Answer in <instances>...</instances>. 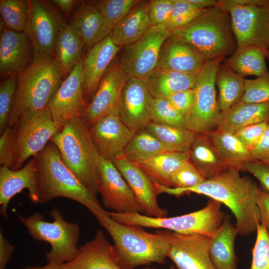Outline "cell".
Listing matches in <instances>:
<instances>
[{"instance_id": "cb8c5ba5", "label": "cell", "mask_w": 269, "mask_h": 269, "mask_svg": "<svg viewBox=\"0 0 269 269\" xmlns=\"http://www.w3.org/2000/svg\"><path fill=\"white\" fill-rule=\"evenodd\" d=\"M65 265L67 269H123L116 261L113 245L100 229L91 241L79 248L77 256Z\"/></svg>"}, {"instance_id": "3957f363", "label": "cell", "mask_w": 269, "mask_h": 269, "mask_svg": "<svg viewBox=\"0 0 269 269\" xmlns=\"http://www.w3.org/2000/svg\"><path fill=\"white\" fill-rule=\"evenodd\" d=\"M50 141L80 182L93 195L98 193V167L100 155L82 116L67 121Z\"/></svg>"}, {"instance_id": "7a4b0ae2", "label": "cell", "mask_w": 269, "mask_h": 269, "mask_svg": "<svg viewBox=\"0 0 269 269\" xmlns=\"http://www.w3.org/2000/svg\"><path fill=\"white\" fill-rule=\"evenodd\" d=\"M91 213L111 237L116 261L123 269H135L153 263L165 264L171 231L150 233L139 226L120 223L104 209Z\"/></svg>"}, {"instance_id": "7bdbcfd3", "label": "cell", "mask_w": 269, "mask_h": 269, "mask_svg": "<svg viewBox=\"0 0 269 269\" xmlns=\"http://www.w3.org/2000/svg\"><path fill=\"white\" fill-rule=\"evenodd\" d=\"M17 85V75L8 76L0 86V132L8 127Z\"/></svg>"}, {"instance_id": "603a6c76", "label": "cell", "mask_w": 269, "mask_h": 269, "mask_svg": "<svg viewBox=\"0 0 269 269\" xmlns=\"http://www.w3.org/2000/svg\"><path fill=\"white\" fill-rule=\"evenodd\" d=\"M30 40L25 32H18L5 27L0 37L1 76L17 75L29 64Z\"/></svg>"}, {"instance_id": "4dcf8cb0", "label": "cell", "mask_w": 269, "mask_h": 269, "mask_svg": "<svg viewBox=\"0 0 269 269\" xmlns=\"http://www.w3.org/2000/svg\"><path fill=\"white\" fill-rule=\"evenodd\" d=\"M189 154L190 160L206 179L232 167L220 155L206 134H196Z\"/></svg>"}, {"instance_id": "1f68e13d", "label": "cell", "mask_w": 269, "mask_h": 269, "mask_svg": "<svg viewBox=\"0 0 269 269\" xmlns=\"http://www.w3.org/2000/svg\"><path fill=\"white\" fill-rule=\"evenodd\" d=\"M84 44L76 30L64 22L58 32L55 46V59L62 76H67L81 58Z\"/></svg>"}, {"instance_id": "ab89813d", "label": "cell", "mask_w": 269, "mask_h": 269, "mask_svg": "<svg viewBox=\"0 0 269 269\" xmlns=\"http://www.w3.org/2000/svg\"><path fill=\"white\" fill-rule=\"evenodd\" d=\"M139 0H103L95 2L107 23L110 33L137 4Z\"/></svg>"}, {"instance_id": "6f0895ef", "label": "cell", "mask_w": 269, "mask_h": 269, "mask_svg": "<svg viewBox=\"0 0 269 269\" xmlns=\"http://www.w3.org/2000/svg\"><path fill=\"white\" fill-rule=\"evenodd\" d=\"M52 1L58 6L65 14H68L75 4L77 2V1L73 0H54Z\"/></svg>"}, {"instance_id": "ffe728a7", "label": "cell", "mask_w": 269, "mask_h": 269, "mask_svg": "<svg viewBox=\"0 0 269 269\" xmlns=\"http://www.w3.org/2000/svg\"><path fill=\"white\" fill-rule=\"evenodd\" d=\"M126 180L143 208L145 215L152 217H165L167 211L161 208L157 201L155 182L135 163L124 155L112 161Z\"/></svg>"}, {"instance_id": "44dd1931", "label": "cell", "mask_w": 269, "mask_h": 269, "mask_svg": "<svg viewBox=\"0 0 269 269\" xmlns=\"http://www.w3.org/2000/svg\"><path fill=\"white\" fill-rule=\"evenodd\" d=\"M122 48L113 42L110 33L89 48L83 58L82 79L86 101H91L104 75Z\"/></svg>"}, {"instance_id": "30bf717a", "label": "cell", "mask_w": 269, "mask_h": 269, "mask_svg": "<svg viewBox=\"0 0 269 269\" xmlns=\"http://www.w3.org/2000/svg\"><path fill=\"white\" fill-rule=\"evenodd\" d=\"M11 128L14 162L17 170L30 157L41 151L61 129L53 119L48 108L21 116Z\"/></svg>"}, {"instance_id": "f1b7e54d", "label": "cell", "mask_w": 269, "mask_h": 269, "mask_svg": "<svg viewBox=\"0 0 269 269\" xmlns=\"http://www.w3.org/2000/svg\"><path fill=\"white\" fill-rule=\"evenodd\" d=\"M197 74L156 68L143 80L154 99H167L177 92L194 89Z\"/></svg>"}, {"instance_id": "2e32d148", "label": "cell", "mask_w": 269, "mask_h": 269, "mask_svg": "<svg viewBox=\"0 0 269 269\" xmlns=\"http://www.w3.org/2000/svg\"><path fill=\"white\" fill-rule=\"evenodd\" d=\"M83 58L62 81L48 109L55 123L61 129L70 119L82 116L88 103L84 94Z\"/></svg>"}, {"instance_id": "836d02e7", "label": "cell", "mask_w": 269, "mask_h": 269, "mask_svg": "<svg viewBox=\"0 0 269 269\" xmlns=\"http://www.w3.org/2000/svg\"><path fill=\"white\" fill-rule=\"evenodd\" d=\"M264 50L253 45L237 46L235 52L224 60V64L244 78L257 77L269 73Z\"/></svg>"}, {"instance_id": "e0dca14e", "label": "cell", "mask_w": 269, "mask_h": 269, "mask_svg": "<svg viewBox=\"0 0 269 269\" xmlns=\"http://www.w3.org/2000/svg\"><path fill=\"white\" fill-rule=\"evenodd\" d=\"M153 99L143 79H128L122 92L119 116L135 134L151 122Z\"/></svg>"}, {"instance_id": "52a82bcc", "label": "cell", "mask_w": 269, "mask_h": 269, "mask_svg": "<svg viewBox=\"0 0 269 269\" xmlns=\"http://www.w3.org/2000/svg\"><path fill=\"white\" fill-rule=\"evenodd\" d=\"M221 203L211 199L203 208L172 217H152L138 213L108 212L122 224L149 228L164 229L182 234H198L212 237L221 226L225 215Z\"/></svg>"}, {"instance_id": "9f6ffc18", "label": "cell", "mask_w": 269, "mask_h": 269, "mask_svg": "<svg viewBox=\"0 0 269 269\" xmlns=\"http://www.w3.org/2000/svg\"><path fill=\"white\" fill-rule=\"evenodd\" d=\"M195 7L202 9L216 7L217 0H187Z\"/></svg>"}, {"instance_id": "7dc6e473", "label": "cell", "mask_w": 269, "mask_h": 269, "mask_svg": "<svg viewBox=\"0 0 269 269\" xmlns=\"http://www.w3.org/2000/svg\"><path fill=\"white\" fill-rule=\"evenodd\" d=\"M174 0L149 1L148 15L151 26L166 25L173 8Z\"/></svg>"}, {"instance_id": "94428289", "label": "cell", "mask_w": 269, "mask_h": 269, "mask_svg": "<svg viewBox=\"0 0 269 269\" xmlns=\"http://www.w3.org/2000/svg\"><path fill=\"white\" fill-rule=\"evenodd\" d=\"M143 269H155V268H144ZM170 269H175V268H173V267H171L170 268Z\"/></svg>"}, {"instance_id": "f907efd6", "label": "cell", "mask_w": 269, "mask_h": 269, "mask_svg": "<svg viewBox=\"0 0 269 269\" xmlns=\"http://www.w3.org/2000/svg\"><path fill=\"white\" fill-rule=\"evenodd\" d=\"M14 162L11 128L8 127L0 137V164L12 169Z\"/></svg>"}, {"instance_id": "7402d4cb", "label": "cell", "mask_w": 269, "mask_h": 269, "mask_svg": "<svg viewBox=\"0 0 269 269\" xmlns=\"http://www.w3.org/2000/svg\"><path fill=\"white\" fill-rule=\"evenodd\" d=\"M38 170L34 157L17 170L0 167V212L7 218L8 204L12 198L27 189L30 200L37 203Z\"/></svg>"}, {"instance_id": "484cf974", "label": "cell", "mask_w": 269, "mask_h": 269, "mask_svg": "<svg viewBox=\"0 0 269 269\" xmlns=\"http://www.w3.org/2000/svg\"><path fill=\"white\" fill-rule=\"evenodd\" d=\"M70 25L77 32L85 47L89 48L110 33L95 2L80 5L73 14Z\"/></svg>"}, {"instance_id": "f5cc1de1", "label": "cell", "mask_w": 269, "mask_h": 269, "mask_svg": "<svg viewBox=\"0 0 269 269\" xmlns=\"http://www.w3.org/2000/svg\"><path fill=\"white\" fill-rule=\"evenodd\" d=\"M251 152L255 160L269 164V124Z\"/></svg>"}, {"instance_id": "8d00e7d4", "label": "cell", "mask_w": 269, "mask_h": 269, "mask_svg": "<svg viewBox=\"0 0 269 269\" xmlns=\"http://www.w3.org/2000/svg\"><path fill=\"white\" fill-rule=\"evenodd\" d=\"M168 151H175L143 129L135 134L123 154L130 161L136 163Z\"/></svg>"}, {"instance_id": "d6a6232c", "label": "cell", "mask_w": 269, "mask_h": 269, "mask_svg": "<svg viewBox=\"0 0 269 269\" xmlns=\"http://www.w3.org/2000/svg\"><path fill=\"white\" fill-rule=\"evenodd\" d=\"M189 159V152L168 151L135 163L154 182L170 187L171 174Z\"/></svg>"}, {"instance_id": "bcb514c9", "label": "cell", "mask_w": 269, "mask_h": 269, "mask_svg": "<svg viewBox=\"0 0 269 269\" xmlns=\"http://www.w3.org/2000/svg\"><path fill=\"white\" fill-rule=\"evenodd\" d=\"M256 232L250 269H269V232L261 223L258 224Z\"/></svg>"}, {"instance_id": "74e56055", "label": "cell", "mask_w": 269, "mask_h": 269, "mask_svg": "<svg viewBox=\"0 0 269 269\" xmlns=\"http://www.w3.org/2000/svg\"><path fill=\"white\" fill-rule=\"evenodd\" d=\"M144 129L175 151L189 152L196 135L187 129L152 122Z\"/></svg>"}, {"instance_id": "f6af8a7d", "label": "cell", "mask_w": 269, "mask_h": 269, "mask_svg": "<svg viewBox=\"0 0 269 269\" xmlns=\"http://www.w3.org/2000/svg\"><path fill=\"white\" fill-rule=\"evenodd\" d=\"M190 159L184 162L170 176L171 186L177 188H188L206 180Z\"/></svg>"}, {"instance_id": "8992f818", "label": "cell", "mask_w": 269, "mask_h": 269, "mask_svg": "<svg viewBox=\"0 0 269 269\" xmlns=\"http://www.w3.org/2000/svg\"><path fill=\"white\" fill-rule=\"evenodd\" d=\"M171 35L191 45L205 62L232 55L237 47L229 12L216 6Z\"/></svg>"}, {"instance_id": "4fadbf2b", "label": "cell", "mask_w": 269, "mask_h": 269, "mask_svg": "<svg viewBox=\"0 0 269 269\" xmlns=\"http://www.w3.org/2000/svg\"><path fill=\"white\" fill-rule=\"evenodd\" d=\"M30 13L25 32L31 44L33 59L55 58L56 37L63 21L45 2L29 0Z\"/></svg>"}, {"instance_id": "5bb4252c", "label": "cell", "mask_w": 269, "mask_h": 269, "mask_svg": "<svg viewBox=\"0 0 269 269\" xmlns=\"http://www.w3.org/2000/svg\"><path fill=\"white\" fill-rule=\"evenodd\" d=\"M128 78L117 60L113 61L82 115L89 127L106 116L119 115L122 90Z\"/></svg>"}, {"instance_id": "d590c367", "label": "cell", "mask_w": 269, "mask_h": 269, "mask_svg": "<svg viewBox=\"0 0 269 269\" xmlns=\"http://www.w3.org/2000/svg\"><path fill=\"white\" fill-rule=\"evenodd\" d=\"M245 78L227 66L221 64L216 83L219 89V107L221 113L228 110L241 101L245 92Z\"/></svg>"}, {"instance_id": "91938a15", "label": "cell", "mask_w": 269, "mask_h": 269, "mask_svg": "<svg viewBox=\"0 0 269 269\" xmlns=\"http://www.w3.org/2000/svg\"><path fill=\"white\" fill-rule=\"evenodd\" d=\"M266 59L269 61V49L264 50Z\"/></svg>"}, {"instance_id": "11a10c76", "label": "cell", "mask_w": 269, "mask_h": 269, "mask_svg": "<svg viewBox=\"0 0 269 269\" xmlns=\"http://www.w3.org/2000/svg\"><path fill=\"white\" fill-rule=\"evenodd\" d=\"M15 246L5 238L1 230L0 231V269H5L12 258Z\"/></svg>"}, {"instance_id": "e575fe53", "label": "cell", "mask_w": 269, "mask_h": 269, "mask_svg": "<svg viewBox=\"0 0 269 269\" xmlns=\"http://www.w3.org/2000/svg\"><path fill=\"white\" fill-rule=\"evenodd\" d=\"M206 134L220 155L233 167L242 170L248 162L254 160L251 150L234 133L218 129Z\"/></svg>"}, {"instance_id": "60d3db41", "label": "cell", "mask_w": 269, "mask_h": 269, "mask_svg": "<svg viewBox=\"0 0 269 269\" xmlns=\"http://www.w3.org/2000/svg\"><path fill=\"white\" fill-rule=\"evenodd\" d=\"M150 121L188 129L186 118L175 110L166 99H153Z\"/></svg>"}, {"instance_id": "c3c4849f", "label": "cell", "mask_w": 269, "mask_h": 269, "mask_svg": "<svg viewBox=\"0 0 269 269\" xmlns=\"http://www.w3.org/2000/svg\"><path fill=\"white\" fill-rule=\"evenodd\" d=\"M269 124V122H264L251 125L238 129L234 134L251 150L259 141Z\"/></svg>"}, {"instance_id": "6da1fadb", "label": "cell", "mask_w": 269, "mask_h": 269, "mask_svg": "<svg viewBox=\"0 0 269 269\" xmlns=\"http://www.w3.org/2000/svg\"><path fill=\"white\" fill-rule=\"evenodd\" d=\"M239 169L230 167L192 187L177 188L158 184V193L179 196L189 193L202 194L224 204L236 220L238 234L245 236L257 231L261 223L257 205L259 187L250 177H242Z\"/></svg>"}, {"instance_id": "83f0119b", "label": "cell", "mask_w": 269, "mask_h": 269, "mask_svg": "<svg viewBox=\"0 0 269 269\" xmlns=\"http://www.w3.org/2000/svg\"><path fill=\"white\" fill-rule=\"evenodd\" d=\"M238 234L230 216L225 215L223 222L212 237L209 245L210 259L216 269H237V258L235 241Z\"/></svg>"}, {"instance_id": "ac0fdd59", "label": "cell", "mask_w": 269, "mask_h": 269, "mask_svg": "<svg viewBox=\"0 0 269 269\" xmlns=\"http://www.w3.org/2000/svg\"><path fill=\"white\" fill-rule=\"evenodd\" d=\"M210 237L171 231L167 257L176 269H216L209 254Z\"/></svg>"}, {"instance_id": "5b68a950", "label": "cell", "mask_w": 269, "mask_h": 269, "mask_svg": "<svg viewBox=\"0 0 269 269\" xmlns=\"http://www.w3.org/2000/svg\"><path fill=\"white\" fill-rule=\"evenodd\" d=\"M63 77L55 58L33 59L17 74V85L8 127L23 115L48 107Z\"/></svg>"}, {"instance_id": "277c9868", "label": "cell", "mask_w": 269, "mask_h": 269, "mask_svg": "<svg viewBox=\"0 0 269 269\" xmlns=\"http://www.w3.org/2000/svg\"><path fill=\"white\" fill-rule=\"evenodd\" d=\"M34 157L38 170L37 203L64 197L83 205L90 212L103 209L97 196L66 165L58 148L51 141Z\"/></svg>"}, {"instance_id": "9c48e42d", "label": "cell", "mask_w": 269, "mask_h": 269, "mask_svg": "<svg viewBox=\"0 0 269 269\" xmlns=\"http://www.w3.org/2000/svg\"><path fill=\"white\" fill-rule=\"evenodd\" d=\"M229 12L237 46L269 49V0H219Z\"/></svg>"}, {"instance_id": "d4e9b609", "label": "cell", "mask_w": 269, "mask_h": 269, "mask_svg": "<svg viewBox=\"0 0 269 269\" xmlns=\"http://www.w3.org/2000/svg\"><path fill=\"white\" fill-rule=\"evenodd\" d=\"M204 62L191 45L171 35L162 46L156 68L197 73Z\"/></svg>"}, {"instance_id": "4316f807", "label": "cell", "mask_w": 269, "mask_h": 269, "mask_svg": "<svg viewBox=\"0 0 269 269\" xmlns=\"http://www.w3.org/2000/svg\"><path fill=\"white\" fill-rule=\"evenodd\" d=\"M149 1L140 0L110 33L113 42L125 47L143 36L151 26L148 15Z\"/></svg>"}, {"instance_id": "ee69618b", "label": "cell", "mask_w": 269, "mask_h": 269, "mask_svg": "<svg viewBox=\"0 0 269 269\" xmlns=\"http://www.w3.org/2000/svg\"><path fill=\"white\" fill-rule=\"evenodd\" d=\"M245 92L241 101L247 103H269V72L255 79H245Z\"/></svg>"}, {"instance_id": "f546056e", "label": "cell", "mask_w": 269, "mask_h": 269, "mask_svg": "<svg viewBox=\"0 0 269 269\" xmlns=\"http://www.w3.org/2000/svg\"><path fill=\"white\" fill-rule=\"evenodd\" d=\"M264 122H269V103L241 101L222 113L216 129L234 133L242 128Z\"/></svg>"}, {"instance_id": "ba28073f", "label": "cell", "mask_w": 269, "mask_h": 269, "mask_svg": "<svg viewBox=\"0 0 269 269\" xmlns=\"http://www.w3.org/2000/svg\"><path fill=\"white\" fill-rule=\"evenodd\" d=\"M49 214L53 219L52 222L45 221L40 212L26 217L17 214V217L33 238L50 245V250L45 254L46 261L63 264L78 254L80 227L77 223L67 222L56 208L51 210Z\"/></svg>"}, {"instance_id": "816d5d0a", "label": "cell", "mask_w": 269, "mask_h": 269, "mask_svg": "<svg viewBox=\"0 0 269 269\" xmlns=\"http://www.w3.org/2000/svg\"><path fill=\"white\" fill-rule=\"evenodd\" d=\"M242 170L253 174L260 182L262 189L269 193V164L254 159L246 163Z\"/></svg>"}, {"instance_id": "f35d334b", "label": "cell", "mask_w": 269, "mask_h": 269, "mask_svg": "<svg viewBox=\"0 0 269 269\" xmlns=\"http://www.w3.org/2000/svg\"><path fill=\"white\" fill-rule=\"evenodd\" d=\"M0 12L5 27L16 32H25L29 17V0H0Z\"/></svg>"}, {"instance_id": "9a60e30c", "label": "cell", "mask_w": 269, "mask_h": 269, "mask_svg": "<svg viewBox=\"0 0 269 269\" xmlns=\"http://www.w3.org/2000/svg\"><path fill=\"white\" fill-rule=\"evenodd\" d=\"M98 193L107 209L117 213H144L129 184L113 162L100 157Z\"/></svg>"}, {"instance_id": "680465c9", "label": "cell", "mask_w": 269, "mask_h": 269, "mask_svg": "<svg viewBox=\"0 0 269 269\" xmlns=\"http://www.w3.org/2000/svg\"><path fill=\"white\" fill-rule=\"evenodd\" d=\"M23 269H67L65 263L63 264H58L52 263H48L44 266H28Z\"/></svg>"}, {"instance_id": "7c38bea8", "label": "cell", "mask_w": 269, "mask_h": 269, "mask_svg": "<svg viewBox=\"0 0 269 269\" xmlns=\"http://www.w3.org/2000/svg\"><path fill=\"white\" fill-rule=\"evenodd\" d=\"M170 35L165 25L151 26L138 40L123 47L117 60L128 77L144 79L155 69L162 46Z\"/></svg>"}, {"instance_id": "db71d44e", "label": "cell", "mask_w": 269, "mask_h": 269, "mask_svg": "<svg viewBox=\"0 0 269 269\" xmlns=\"http://www.w3.org/2000/svg\"><path fill=\"white\" fill-rule=\"evenodd\" d=\"M261 223L269 232V193L259 188L257 197Z\"/></svg>"}, {"instance_id": "681fc988", "label": "cell", "mask_w": 269, "mask_h": 269, "mask_svg": "<svg viewBox=\"0 0 269 269\" xmlns=\"http://www.w3.org/2000/svg\"><path fill=\"white\" fill-rule=\"evenodd\" d=\"M166 99L175 110L187 119L194 107L195 91L194 89L182 91L171 95Z\"/></svg>"}, {"instance_id": "8fae6325", "label": "cell", "mask_w": 269, "mask_h": 269, "mask_svg": "<svg viewBox=\"0 0 269 269\" xmlns=\"http://www.w3.org/2000/svg\"><path fill=\"white\" fill-rule=\"evenodd\" d=\"M224 58L205 62L197 74L194 105L187 117L188 129L196 134L212 132L218 126L222 113L216 97V77Z\"/></svg>"}, {"instance_id": "b9f144b4", "label": "cell", "mask_w": 269, "mask_h": 269, "mask_svg": "<svg viewBox=\"0 0 269 269\" xmlns=\"http://www.w3.org/2000/svg\"><path fill=\"white\" fill-rule=\"evenodd\" d=\"M206 9L198 8L187 0H174L171 14L165 26L170 32L182 28L192 22Z\"/></svg>"}, {"instance_id": "d6986e66", "label": "cell", "mask_w": 269, "mask_h": 269, "mask_svg": "<svg viewBox=\"0 0 269 269\" xmlns=\"http://www.w3.org/2000/svg\"><path fill=\"white\" fill-rule=\"evenodd\" d=\"M89 131L102 157L111 161L123 154L135 134L118 115H109L89 127Z\"/></svg>"}]
</instances>
